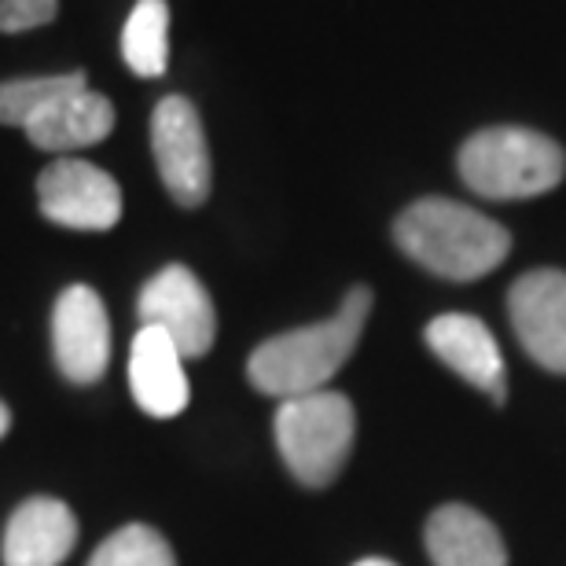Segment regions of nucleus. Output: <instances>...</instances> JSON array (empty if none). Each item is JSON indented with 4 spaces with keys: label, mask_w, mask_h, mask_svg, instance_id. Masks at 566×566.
I'll return each instance as SVG.
<instances>
[{
    "label": "nucleus",
    "mask_w": 566,
    "mask_h": 566,
    "mask_svg": "<svg viewBox=\"0 0 566 566\" xmlns=\"http://www.w3.org/2000/svg\"><path fill=\"white\" fill-rule=\"evenodd\" d=\"M8 427H11V412H8V405L0 401V438L8 434Z\"/></svg>",
    "instance_id": "obj_19"
},
{
    "label": "nucleus",
    "mask_w": 566,
    "mask_h": 566,
    "mask_svg": "<svg viewBox=\"0 0 566 566\" xmlns=\"http://www.w3.org/2000/svg\"><path fill=\"white\" fill-rule=\"evenodd\" d=\"M115 129V107L107 96L93 88H77L44 107L38 118L27 126V137L41 151H74V147H93Z\"/></svg>",
    "instance_id": "obj_14"
},
{
    "label": "nucleus",
    "mask_w": 566,
    "mask_h": 566,
    "mask_svg": "<svg viewBox=\"0 0 566 566\" xmlns=\"http://www.w3.org/2000/svg\"><path fill=\"white\" fill-rule=\"evenodd\" d=\"M122 55L140 77H163L169 66V4L166 0H137L122 30Z\"/></svg>",
    "instance_id": "obj_15"
},
{
    "label": "nucleus",
    "mask_w": 566,
    "mask_h": 566,
    "mask_svg": "<svg viewBox=\"0 0 566 566\" xmlns=\"http://www.w3.org/2000/svg\"><path fill=\"white\" fill-rule=\"evenodd\" d=\"M427 346L446 368L485 390L496 405L507 398V371L493 332L471 313H446L427 324Z\"/></svg>",
    "instance_id": "obj_10"
},
{
    "label": "nucleus",
    "mask_w": 566,
    "mask_h": 566,
    "mask_svg": "<svg viewBox=\"0 0 566 566\" xmlns=\"http://www.w3.org/2000/svg\"><path fill=\"white\" fill-rule=\"evenodd\" d=\"M515 335L541 368L566 376V273L537 269L512 283L507 294Z\"/></svg>",
    "instance_id": "obj_9"
},
{
    "label": "nucleus",
    "mask_w": 566,
    "mask_h": 566,
    "mask_svg": "<svg viewBox=\"0 0 566 566\" xmlns=\"http://www.w3.org/2000/svg\"><path fill=\"white\" fill-rule=\"evenodd\" d=\"M368 313L371 291L354 287L332 321L294 327V332H283L258 346L251 354V365H247V376L258 390L280 401L324 390L357 349Z\"/></svg>",
    "instance_id": "obj_1"
},
{
    "label": "nucleus",
    "mask_w": 566,
    "mask_h": 566,
    "mask_svg": "<svg viewBox=\"0 0 566 566\" xmlns=\"http://www.w3.org/2000/svg\"><path fill=\"white\" fill-rule=\"evenodd\" d=\"M357 416L343 394L313 390L302 398L280 401L276 409V446L287 471L302 485H332L346 468L354 449Z\"/></svg>",
    "instance_id": "obj_4"
},
{
    "label": "nucleus",
    "mask_w": 566,
    "mask_h": 566,
    "mask_svg": "<svg viewBox=\"0 0 566 566\" xmlns=\"http://www.w3.org/2000/svg\"><path fill=\"white\" fill-rule=\"evenodd\" d=\"M52 346H55V365L71 382H96L107 371L111 360V321L104 310V298L74 283L60 294L52 310Z\"/></svg>",
    "instance_id": "obj_8"
},
{
    "label": "nucleus",
    "mask_w": 566,
    "mask_h": 566,
    "mask_svg": "<svg viewBox=\"0 0 566 566\" xmlns=\"http://www.w3.org/2000/svg\"><path fill=\"white\" fill-rule=\"evenodd\" d=\"M77 88H88V77L82 71L11 77V82H0V126L27 129L44 107H52L55 99L66 96V93H77Z\"/></svg>",
    "instance_id": "obj_16"
},
{
    "label": "nucleus",
    "mask_w": 566,
    "mask_h": 566,
    "mask_svg": "<svg viewBox=\"0 0 566 566\" xmlns=\"http://www.w3.org/2000/svg\"><path fill=\"white\" fill-rule=\"evenodd\" d=\"M60 15V0H0V30L22 33L38 30Z\"/></svg>",
    "instance_id": "obj_18"
},
{
    "label": "nucleus",
    "mask_w": 566,
    "mask_h": 566,
    "mask_svg": "<svg viewBox=\"0 0 566 566\" xmlns=\"http://www.w3.org/2000/svg\"><path fill=\"white\" fill-rule=\"evenodd\" d=\"M354 566H398V563H390V559H379V556H371V559H360Z\"/></svg>",
    "instance_id": "obj_20"
},
{
    "label": "nucleus",
    "mask_w": 566,
    "mask_h": 566,
    "mask_svg": "<svg viewBox=\"0 0 566 566\" xmlns=\"http://www.w3.org/2000/svg\"><path fill=\"white\" fill-rule=\"evenodd\" d=\"M151 151L158 177H163V185L177 207H202L210 196V147L191 99H158L151 118Z\"/></svg>",
    "instance_id": "obj_5"
},
{
    "label": "nucleus",
    "mask_w": 566,
    "mask_h": 566,
    "mask_svg": "<svg viewBox=\"0 0 566 566\" xmlns=\"http://www.w3.org/2000/svg\"><path fill=\"white\" fill-rule=\"evenodd\" d=\"M394 240L416 265L446 280H479L512 251L504 224L457 199H420L394 221Z\"/></svg>",
    "instance_id": "obj_2"
},
{
    "label": "nucleus",
    "mask_w": 566,
    "mask_h": 566,
    "mask_svg": "<svg viewBox=\"0 0 566 566\" xmlns=\"http://www.w3.org/2000/svg\"><path fill=\"white\" fill-rule=\"evenodd\" d=\"M427 552L434 566H507L496 526L468 504H446L427 518Z\"/></svg>",
    "instance_id": "obj_13"
},
{
    "label": "nucleus",
    "mask_w": 566,
    "mask_h": 566,
    "mask_svg": "<svg viewBox=\"0 0 566 566\" xmlns=\"http://www.w3.org/2000/svg\"><path fill=\"white\" fill-rule=\"evenodd\" d=\"M563 147L534 129L493 126L460 147V177L482 199H534L563 180Z\"/></svg>",
    "instance_id": "obj_3"
},
{
    "label": "nucleus",
    "mask_w": 566,
    "mask_h": 566,
    "mask_svg": "<svg viewBox=\"0 0 566 566\" xmlns=\"http://www.w3.org/2000/svg\"><path fill=\"white\" fill-rule=\"evenodd\" d=\"M41 213L63 229L107 232L122 221V188L85 158H55L38 177Z\"/></svg>",
    "instance_id": "obj_7"
},
{
    "label": "nucleus",
    "mask_w": 566,
    "mask_h": 566,
    "mask_svg": "<svg viewBox=\"0 0 566 566\" xmlns=\"http://www.w3.org/2000/svg\"><path fill=\"white\" fill-rule=\"evenodd\" d=\"M88 566H177V559L158 530L122 526L93 552Z\"/></svg>",
    "instance_id": "obj_17"
},
{
    "label": "nucleus",
    "mask_w": 566,
    "mask_h": 566,
    "mask_svg": "<svg viewBox=\"0 0 566 566\" xmlns=\"http://www.w3.org/2000/svg\"><path fill=\"white\" fill-rule=\"evenodd\" d=\"M140 324L158 327L169 335V343L180 349V357H202L218 338V313L207 287L188 265H166L144 283L137 302Z\"/></svg>",
    "instance_id": "obj_6"
},
{
    "label": "nucleus",
    "mask_w": 566,
    "mask_h": 566,
    "mask_svg": "<svg viewBox=\"0 0 566 566\" xmlns=\"http://www.w3.org/2000/svg\"><path fill=\"white\" fill-rule=\"evenodd\" d=\"M77 518L63 501L33 496L4 530V566H60L74 552Z\"/></svg>",
    "instance_id": "obj_12"
},
{
    "label": "nucleus",
    "mask_w": 566,
    "mask_h": 566,
    "mask_svg": "<svg viewBox=\"0 0 566 566\" xmlns=\"http://www.w3.org/2000/svg\"><path fill=\"white\" fill-rule=\"evenodd\" d=\"M129 387L137 405L155 420H174L188 409L185 357L158 327H140L129 354Z\"/></svg>",
    "instance_id": "obj_11"
}]
</instances>
